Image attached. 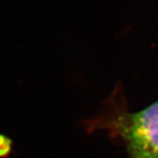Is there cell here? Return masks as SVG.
I'll return each instance as SVG.
<instances>
[{
  "label": "cell",
  "mask_w": 158,
  "mask_h": 158,
  "mask_svg": "<svg viewBox=\"0 0 158 158\" xmlns=\"http://www.w3.org/2000/svg\"><path fill=\"white\" fill-rule=\"evenodd\" d=\"M82 123L88 133L106 131L111 139L124 145L129 158H158V101L140 111L130 112L117 85L99 114Z\"/></svg>",
  "instance_id": "obj_1"
},
{
  "label": "cell",
  "mask_w": 158,
  "mask_h": 158,
  "mask_svg": "<svg viewBox=\"0 0 158 158\" xmlns=\"http://www.w3.org/2000/svg\"><path fill=\"white\" fill-rule=\"evenodd\" d=\"M13 142L6 135L0 134V158H6L10 153Z\"/></svg>",
  "instance_id": "obj_2"
}]
</instances>
